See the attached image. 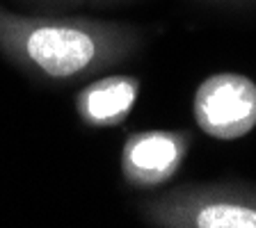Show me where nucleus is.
I'll use <instances>...</instances> for the list:
<instances>
[{"instance_id": "obj_1", "label": "nucleus", "mask_w": 256, "mask_h": 228, "mask_svg": "<svg viewBox=\"0 0 256 228\" xmlns=\"http://www.w3.org/2000/svg\"><path fill=\"white\" fill-rule=\"evenodd\" d=\"M144 30L126 21L76 14H23L0 5V55L44 82L71 85L128 62L142 50Z\"/></svg>"}, {"instance_id": "obj_2", "label": "nucleus", "mask_w": 256, "mask_h": 228, "mask_svg": "<svg viewBox=\"0 0 256 228\" xmlns=\"http://www.w3.org/2000/svg\"><path fill=\"white\" fill-rule=\"evenodd\" d=\"M156 228H256V183H181L138 203Z\"/></svg>"}, {"instance_id": "obj_3", "label": "nucleus", "mask_w": 256, "mask_h": 228, "mask_svg": "<svg viewBox=\"0 0 256 228\" xmlns=\"http://www.w3.org/2000/svg\"><path fill=\"white\" fill-rule=\"evenodd\" d=\"M192 117L204 135L218 142L247 137L256 128V82L236 71L208 75L194 89Z\"/></svg>"}, {"instance_id": "obj_4", "label": "nucleus", "mask_w": 256, "mask_h": 228, "mask_svg": "<svg viewBox=\"0 0 256 228\" xmlns=\"http://www.w3.org/2000/svg\"><path fill=\"white\" fill-rule=\"evenodd\" d=\"M188 128H154L135 130L122 144L119 167L122 178L133 190H158L186 165L192 149Z\"/></svg>"}, {"instance_id": "obj_5", "label": "nucleus", "mask_w": 256, "mask_h": 228, "mask_svg": "<svg viewBox=\"0 0 256 228\" xmlns=\"http://www.w3.org/2000/svg\"><path fill=\"white\" fill-rule=\"evenodd\" d=\"M142 91V80L128 73H108L92 78L74 98L80 123L96 130L117 128L130 117Z\"/></svg>"}, {"instance_id": "obj_6", "label": "nucleus", "mask_w": 256, "mask_h": 228, "mask_svg": "<svg viewBox=\"0 0 256 228\" xmlns=\"http://www.w3.org/2000/svg\"><path fill=\"white\" fill-rule=\"evenodd\" d=\"M26 5L34 7L46 14H66L71 9H87V7H110L128 0H21Z\"/></svg>"}, {"instance_id": "obj_7", "label": "nucleus", "mask_w": 256, "mask_h": 228, "mask_svg": "<svg viewBox=\"0 0 256 228\" xmlns=\"http://www.w3.org/2000/svg\"><path fill=\"white\" fill-rule=\"evenodd\" d=\"M202 5L208 7H224V9H247L256 7V0H197Z\"/></svg>"}]
</instances>
